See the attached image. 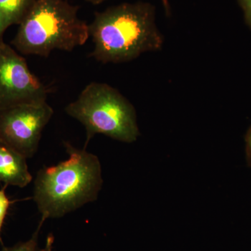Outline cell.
<instances>
[{"instance_id":"cell-6","label":"cell","mask_w":251,"mask_h":251,"mask_svg":"<svg viewBox=\"0 0 251 251\" xmlns=\"http://www.w3.org/2000/svg\"><path fill=\"white\" fill-rule=\"evenodd\" d=\"M54 114L47 102L0 110V141L26 158L37 152L43 130Z\"/></svg>"},{"instance_id":"cell-4","label":"cell","mask_w":251,"mask_h":251,"mask_svg":"<svg viewBox=\"0 0 251 251\" xmlns=\"http://www.w3.org/2000/svg\"><path fill=\"white\" fill-rule=\"evenodd\" d=\"M65 112L85 126V149L97 134L126 143H133L140 135L134 106L106 83L88 84Z\"/></svg>"},{"instance_id":"cell-8","label":"cell","mask_w":251,"mask_h":251,"mask_svg":"<svg viewBox=\"0 0 251 251\" xmlns=\"http://www.w3.org/2000/svg\"><path fill=\"white\" fill-rule=\"evenodd\" d=\"M36 0H0V41L5 31L14 25H19Z\"/></svg>"},{"instance_id":"cell-5","label":"cell","mask_w":251,"mask_h":251,"mask_svg":"<svg viewBox=\"0 0 251 251\" xmlns=\"http://www.w3.org/2000/svg\"><path fill=\"white\" fill-rule=\"evenodd\" d=\"M50 89L31 73L26 59L0 41V110L47 102Z\"/></svg>"},{"instance_id":"cell-14","label":"cell","mask_w":251,"mask_h":251,"mask_svg":"<svg viewBox=\"0 0 251 251\" xmlns=\"http://www.w3.org/2000/svg\"><path fill=\"white\" fill-rule=\"evenodd\" d=\"M54 236L52 235V234H49L46 238V245L44 249V251H54Z\"/></svg>"},{"instance_id":"cell-11","label":"cell","mask_w":251,"mask_h":251,"mask_svg":"<svg viewBox=\"0 0 251 251\" xmlns=\"http://www.w3.org/2000/svg\"><path fill=\"white\" fill-rule=\"evenodd\" d=\"M237 1L244 11L245 22L251 29V0H237Z\"/></svg>"},{"instance_id":"cell-2","label":"cell","mask_w":251,"mask_h":251,"mask_svg":"<svg viewBox=\"0 0 251 251\" xmlns=\"http://www.w3.org/2000/svg\"><path fill=\"white\" fill-rule=\"evenodd\" d=\"M64 147L69 158L41 168L34 181L33 200L43 222L62 218L97 201L103 186L98 157L68 142Z\"/></svg>"},{"instance_id":"cell-7","label":"cell","mask_w":251,"mask_h":251,"mask_svg":"<svg viewBox=\"0 0 251 251\" xmlns=\"http://www.w3.org/2000/svg\"><path fill=\"white\" fill-rule=\"evenodd\" d=\"M31 180L27 158L0 141V181L23 188L30 184Z\"/></svg>"},{"instance_id":"cell-10","label":"cell","mask_w":251,"mask_h":251,"mask_svg":"<svg viewBox=\"0 0 251 251\" xmlns=\"http://www.w3.org/2000/svg\"><path fill=\"white\" fill-rule=\"evenodd\" d=\"M9 200L8 199L5 193V188L0 190V233H1V227L6 214H7L8 209L9 207Z\"/></svg>"},{"instance_id":"cell-13","label":"cell","mask_w":251,"mask_h":251,"mask_svg":"<svg viewBox=\"0 0 251 251\" xmlns=\"http://www.w3.org/2000/svg\"><path fill=\"white\" fill-rule=\"evenodd\" d=\"M246 147H247L248 159L251 163V127L248 130L246 135Z\"/></svg>"},{"instance_id":"cell-12","label":"cell","mask_w":251,"mask_h":251,"mask_svg":"<svg viewBox=\"0 0 251 251\" xmlns=\"http://www.w3.org/2000/svg\"><path fill=\"white\" fill-rule=\"evenodd\" d=\"M85 1L92 5H98L102 4L104 1H108V0H85ZM161 1L167 16H170L171 15V5H170L169 0H161Z\"/></svg>"},{"instance_id":"cell-9","label":"cell","mask_w":251,"mask_h":251,"mask_svg":"<svg viewBox=\"0 0 251 251\" xmlns=\"http://www.w3.org/2000/svg\"><path fill=\"white\" fill-rule=\"evenodd\" d=\"M44 224V223L41 222V221L39 222L37 229L29 240L18 243L11 247L3 248L1 251H44V249H41L39 247V240H38L39 232H40L41 227Z\"/></svg>"},{"instance_id":"cell-1","label":"cell","mask_w":251,"mask_h":251,"mask_svg":"<svg viewBox=\"0 0 251 251\" xmlns=\"http://www.w3.org/2000/svg\"><path fill=\"white\" fill-rule=\"evenodd\" d=\"M89 32L94 44L90 57L103 64L130 62L158 50L163 44L156 8L145 1L122 3L96 12Z\"/></svg>"},{"instance_id":"cell-3","label":"cell","mask_w":251,"mask_h":251,"mask_svg":"<svg viewBox=\"0 0 251 251\" xmlns=\"http://www.w3.org/2000/svg\"><path fill=\"white\" fill-rule=\"evenodd\" d=\"M79 9L68 0H36L11 44L21 54L44 57L85 45L89 25L79 18Z\"/></svg>"}]
</instances>
